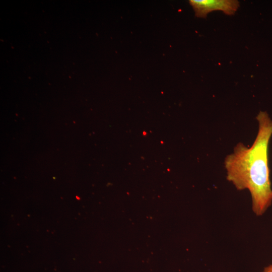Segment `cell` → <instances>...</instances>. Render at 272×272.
<instances>
[{
	"label": "cell",
	"instance_id": "cell-1",
	"mask_svg": "<svg viewBox=\"0 0 272 272\" xmlns=\"http://www.w3.org/2000/svg\"><path fill=\"white\" fill-rule=\"evenodd\" d=\"M258 130L255 141L248 148L237 144L233 152L225 159L227 179L238 190L247 189L252 200V210L257 216L263 215L272 203V188L268 166V146L272 135V120L266 112L256 116Z\"/></svg>",
	"mask_w": 272,
	"mask_h": 272
},
{
	"label": "cell",
	"instance_id": "cell-3",
	"mask_svg": "<svg viewBox=\"0 0 272 272\" xmlns=\"http://www.w3.org/2000/svg\"><path fill=\"white\" fill-rule=\"evenodd\" d=\"M261 272H272V264L265 266Z\"/></svg>",
	"mask_w": 272,
	"mask_h": 272
},
{
	"label": "cell",
	"instance_id": "cell-2",
	"mask_svg": "<svg viewBox=\"0 0 272 272\" xmlns=\"http://www.w3.org/2000/svg\"><path fill=\"white\" fill-rule=\"evenodd\" d=\"M189 3L195 16L202 18L214 11H221L227 15H233L239 7V2L236 0H189Z\"/></svg>",
	"mask_w": 272,
	"mask_h": 272
}]
</instances>
